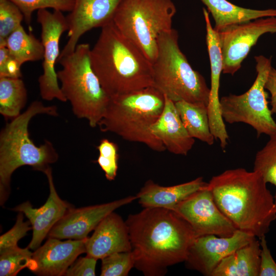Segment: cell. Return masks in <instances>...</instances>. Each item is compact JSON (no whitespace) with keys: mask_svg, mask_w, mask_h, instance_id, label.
Here are the masks:
<instances>
[{"mask_svg":"<svg viewBox=\"0 0 276 276\" xmlns=\"http://www.w3.org/2000/svg\"><path fill=\"white\" fill-rule=\"evenodd\" d=\"M125 221L134 267L146 276L163 275L169 266L185 262L197 238L183 218L166 208H146Z\"/></svg>","mask_w":276,"mask_h":276,"instance_id":"cell-1","label":"cell"},{"mask_svg":"<svg viewBox=\"0 0 276 276\" xmlns=\"http://www.w3.org/2000/svg\"><path fill=\"white\" fill-rule=\"evenodd\" d=\"M266 184L257 172L239 168L212 177L206 188L237 229L260 239L276 219V203Z\"/></svg>","mask_w":276,"mask_h":276,"instance_id":"cell-2","label":"cell"},{"mask_svg":"<svg viewBox=\"0 0 276 276\" xmlns=\"http://www.w3.org/2000/svg\"><path fill=\"white\" fill-rule=\"evenodd\" d=\"M92 68L110 98L153 86L152 63L112 21L90 51Z\"/></svg>","mask_w":276,"mask_h":276,"instance_id":"cell-3","label":"cell"},{"mask_svg":"<svg viewBox=\"0 0 276 276\" xmlns=\"http://www.w3.org/2000/svg\"><path fill=\"white\" fill-rule=\"evenodd\" d=\"M39 114L58 116L56 106H45L40 101H34L24 112L7 123L1 131V205L4 204L9 196L11 176L17 168L27 165L43 172L58 159L51 142L47 140L37 146L30 137L29 124L33 117Z\"/></svg>","mask_w":276,"mask_h":276,"instance_id":"cell-4","label":"cell"},{"mask_svg":"<svg viewBox=\"0 0 276 276\" xmlns=\"http://www.w3.org/2000/svg\"><path fill=\"white\" fill-rule=\"evenodd\" d=\"M165 96L150 86L110 98L98 124L103 132L114 133L125 140L142 143L153 151L166 150L151 132L162 114Z\"/></svg>","mask_w":276,"mask_h":276,"instance_id":"cell-5","label":"cell"},{"mask_svg":"<svg viewBox=\"0 0 276 276\" xmlns=\"http://www.w3.org/2000/svg\"><path fill=\"white\" fill-rule=\"evenodd\" d=\"M152 68L153 86L173 102L184 101L208 106L210 88L180 50L176 30L172 29L159 36Z\"/></svg>","mask_w":276,"mask_h":276,"instance_id":"cell-6","label":"cell"},{"mask_svg":"<svg viewBox=\"0 0 276 276\" xmlns=\"http://www.w3.org/2000/svg\"><path fill=\"white\" fill-rule=\"evenodd\" d=\"M88 43L78 44L74 51L57 61L60 88L74 114L95 127L102 118L110 98L103 89L92 68Z\"/></svg>","mask_w":276,"mask_h":276,"instance_id":"cell-7","label":"cell"},{"mask_svg":"<svg viewBox=\"0 0 276 276\" xmlns=\"http://www.w3.org/2000/svg\"><path fill=\"white\" fill-rule=\"evenodd\" d=\"M176 11L171 0H122L112 21L152 63L157 55L158 38L173 29Z\"/></svg>","mask_w":276,"mask_h":276,"instance_id":"cell-8","label":"cell"},{"mask_svg":"<svg viewBox=\"0 0 276 276\" xmlns=\"http://www.w3.org/2000/svg\"><path fill=\"white\" fill-rule=\"evenodd\" d=\"M257 76L245 93L230 94L220 99V110L224 121L243 123L251 126L259 137L276 133V122L268 106L265 85L271 66V59L263 55L255 57Z\"/></svg>","mask_w":276,"mask_h":276,"instance_id":"cell-9","label":"cell"},{"mask_svg":"<svg viewBox=\"0 0 276 276\" xmlns=\"http://www.w3.org/2000/svg\"><path fill=\"white\" fill-rule=\"evenodd\" d=\"M63 12L40 9L37 12V20L41 28V38L44 49L42 75L38 78L39 89L42 99H55L67 101L59 85L55 64L60 53V40L62 34L67 31L66 16Z\"/></svg>","mask_w":276,"mask_h":276,"instance_id":"cell-10","label":"cell"},{"mask_svg":"<svg viewBox=\"0 0 276 276\" xmlns=\"http://www.w3.org/2000/svg\"><path fill=\"white\" fill-rule=\"evenodd\" d=\"M217 32L223 57L222 73L233 75L260 36L276 33V16L231 25Z\"/></svg>","mask_w":276,"mask_h":276,"instance_id":"cell-11","label":"cell"},{"mask_svg":"<svg viewBox=\"0 0 276 276\" xmlns=\"http://www.w3.org/2000/svg\"><path fill=\"white\" fill-rule=\"evenodd\" d=\"M171 210L190 225L197 237L205 235L229 237L237 230L220 210L206 186L177 204Z\"/></svg>","mask_w":276,"mask_h":276,"instance_id":"cell-12","label":"cell"},{"mask_svg":"<svg viewBox=\"0 0 276 276\" xmlns=\"http://www.w3.org/2000/svg\"><path fill=\"white\" fill-rule=\"evenodd\" d=\"M256 237L237 229L229 237L205 235L197 237L185 262L189 268L204 275L212 276L220 261L227 256L247 244Z\"/></svg>","mask_w":276,"mask_h":276,"instance_id":"cell-13","label":"cell"},{"mask_svg":"<svg viewBox=\"0 0 276 276\" xmlns=\"http://www.w3.org/2000/svg\"><path fill=\"white\" fill-rule=\"evenodd\" d=\"M122 0H74L72 10L66 16L68 40L59 59L73 52L80 37L96 28L112 21Z\"/></svg>","mask_w":276,"mask_h":276,"instance_id":"cell-14","label":"cell"},{"mask_svg":"<svg viewBox=\"0 0 276 276\" xmlns=\"http://www.w3.org/2000/svg\"><path fill=\"white\" fill-rule=\"evenodd\" d=\"M136 199V196H129L106 203L72 208L54 225L48 236L59 239H85L106 216Z\"/></svg>","mask_w":276,"mask_h":276,"instance_id":"cell-15","label":"cell"},{"mask_svg":"<svg viewBox=\"0 0 276 276\" xmlns=\"http://www.w3.org/2000/svg\"><path fill=\"white\" fill-rule=\"evenodd\" d=\"M205 22L206 41L211 65V87L207 106L211 131L215 140L225 149L229 136L222 118L219 96L220 79L223 71V57L218 32L212 27L208 11L203 9Z\"/></svg>","mask_w":276,"mask_h":276,"instance_id":"cell-16","label":"cell"},{"mask_svg":"<svg viewBox=\"0 0 276 276\" xmlns=\"http://www.w3.org/2000/svg\"><path fill=\"white\" fill-rule=\"evenodd\" d=\"M49 237L44 244L33 253L28 269L42 276L64 275L78 257L86 253L85 241Z\"/></svg>","mask_w":276,"mask_h":276,"instance_id":"cell-17","label":"cell"},{"mask_svg":"<svg viewBox=\"0 0 276 276\" xmlns=\"http://www.w3.org/2000/svg\"><path fill=\"white\" fill-rule=\"evenodd\" d=\"M43 172L47 176L50 188V194L45 203L39 208H34L29 201H26L12 209L24 213L32 225L33 236L28 247L32 250L40 246L54 225L72 208L57 194L50 167Z\"/></svg>","mask_w":276,"mask_h":276,"instance_id":"cell-18","label":"cell"},{"mask_svg":"<svg viewBox=\"0 0 276 276\" xmlns=\"http://www.w3.org/2000/svg\"><path fill=\"white\" fill-rule=\"evenodd\" d=\"M86 253L97 260L114 253L131 251L126 221L114 212L106 216L85 241Z\"/></svg>","mask_w":276,"mask_h":276,"instance_id":"cell-19","label":"cell"},{"mask_svg":"<svg viewBox=\"0 0 276 276\" xmlns=\"http://www.w3.org/2000/svg\"><path fill=\"white\" fill-rule=\"evenodd\" d=\"M150 130L166 150L174 154L187 155L195 143V139L185 127L174 102L166 96L163 112Z\"/></svg>","mask_w":276,"mask_h":276,"instance_id":"cell-20","label":"cell"},{"mask_svg":"<svg viewBox=\"0 0 276 276\" xmlns=\"http://www.w3.org/2000/svg\"><path fill=\"white\" fill-rule=\"evenodd\" d=\"M202 177L181 184L164 187L148 180L136 195L144 208H163L171 210L177 204L207 185Z\"/></svg>","mask_w":276,"mask_h":276,"instance_id":"cell-21","label":"cell"},{"mask_svg":"<svg viewBox=\"0 0 276 276\" xmlns=\"http://www.w3.org/2000/svg\"><path fill=\"white\" fill-rule=\"evenodd\" d=\"M260 254V241L256 238L224 257L212 276H259Z\"/></svg>","mask_w":276,"mask_h":276,"instance_id":"cell-22","label":"cell"},{"mask_svg":"<svg viewBox=\"0 0 276 276\" xmlns=\"http://www.w3.org/2000/svg\"><path fill=\"white\" fill-rule=\"evenodd\" d=\"M215 21L214 29L218 32L233 25L257 18L276 16V9L255 10L235 5L227 0H201Z\"/></svg>","mask_w":276,"mask_h":276,"instance_id":"cell-23","label":"cell"},{"mask_svg":"<svg viewBox=\"0 0 276 276\" xmlns=\"http://www.w3.org/2000/svg\"><path fill=\"white\" fill-rule=\"evenodd\" d=\"M181 121L190 135L209 145L215 140L210 126L207 105L184 101L175 102Z\"/></svg>","mask_w":276,"mask_h":276,"instance_id":"cell-24","label":"cell"},{"mask_svg":"<svg viewBox=\"0 0 276 276\" xmlns=\"http://www.w3.org/2000/svg\"><path fill=\"white\" fill-rule=\"evenodd\" d=\"M6 46L11 56L21 65L26 62L41 60L43 57L41 41L33 34L27 33L22 25L7 37Z\"/></svg>","mask_w":276,"mask_h":276,"instance_id":"cell-25","label":"cell"},{"mask_svg":"<svg viewBox=\"0 0 276 276\" xmlns=\"http://www.w3.org/2000/svg\"><path fill=\"white\" fill-rule=\"evenodd\" d=\"M27 98L21 78H0V113L5 119L12 120L19 116Z\"/></svg>","mask_w":276,"mask_h":276,"instance_id":"cell-26","label":"cell"},{"mask_svg":"<svg viewBox=\"0 0 276 276\" xmlns=\"http://www.w3.org/2000/svg\"><path fill=\"white\" fill-rule=\"evenodd\" d=\"M269 137L256 154L253 170L259 173L266 183H271L276 188V133ZM274 198L276 203V192Z\"/></svg>","mask_w":276,"mask_h":276,"instance_id":"cell-27","label":"cell"},{"mask_svg":"<svg viewBox=\"0 0 276 276\" xmlns=\"http://www.w3.org/2000/svg\"><path fill=\"white\" fill-rule=\"evenodd\" d=\"M33 252L27 247L18 246L0 252V275L15 276L25 268H29Z\"/></svg>","mask_w":276,"mask_h":276,"instance_id":"cell-28","label":"cell"},{"mask_svg":"<svg viewBox=\"0 0 276 276\" xmlns=\"http://www.w3.org/2000/svg\"><path fill=\"white\" fill-rule=\"evenodd\" d=\"M15 4L22 13L26 23L30 26L34 11L53 9L62 12H71L74 0H10Z\"/></svg>","mask_w":276,"mask_h":276,"instance_id":"cell-29","label":"cell"},{"mask_svg":"<svg viewBox=\"0 0 276 276\" xmlns=\"http://www.w3.org/2000/svg\"><path fill=\"white\" fill-rule=\"evenodd\" d=\"M24 16L19 8L10 0H0V44L19 26Z\"/></svg>","mask_w":276,"mask_h":276,"instance_id":"cell-30","label":"cell"},{"mask_svg":"<svg viewBox=\"0 0 276 276\" xmlns=\"http://www.w3.org/2000/svg\"><path fill=\"white\" fill-rule=\"evenodd\" d=\"M101 260V276H127L135 264L131 251L114 253Z\"/></svg>","mask_w":276,"mask_h":276,"instance_id":"cell-31","label":"cell"},{"mask_svg":"<svg viewBox=\"0 0 276 276\" xmlns=\"http://www.w3.org/2000/svg\"><path fill=\"white\" fill-rule=\"evenodd\" d=\"M99 155L97 162L109 181L115 179L118 169V147L114 142L107 139L101 140L97 147Z\"/></svg>","mask_w":276,"mask_h":276,"instance_id":"cell-32","label":"cell"},{"mask_svg":"<svg viewBox=\"0 0 276 276\" xmlns=\"http://www.w3.org/2000/svg\"><path fill=\"white\" fill-rule=\"evenodd\" d=\"M24 213L19 212L14 226L0 237V252L18 246L19 240L32 229L30 222L24 221Z\"/></svg>","mask_w":276,"mask_h":276,"instance_id":"cell-33","label":"cell"},{"mask_svg":"<svg viewBox=\"0 0 276 276\" xmlns=\"http://www.w3.org/2000/svg\"><path fill=\"white\" fill-rule=\"evenodd\" d=\"M21 66L11 56L6 44H0V78H21Z\"/></svg>","mask_w":276,"mask_h":276,"instance_id":"cell-34","label":"cell"},{"mask_svg":"<svg viewBox=\"0 0 276 276\" xmlns=\"http://www.w3.org/2000/svg\"><path fill=\"white\" fill-rule=\"evenodd\" d=\"M97 259L87 255L76 259L68 268L64 275L94 276Z\"/></svg>","mask_w":276,"mask_h":276,"instance_id":"cell-35","label":"cell"},{"mask_svg":"<svg viewBox=\"0 0 276 276\" xmlns=\"http://www.w3.org/2000/svg\"><path fill=\"white\" fill-rule=\"evenodd\" d=\"M261 246L259 276H276V263L268 248L265 236L260 238Z\"/></svg>","mask_w":276,"mask_h":276,"instance_id":"cell-36","label":"cell"},{"mask_svg":"<svg viewBox=\"0 0 276 276\" xmlns=\"http://www.w3.org/2000/svg\"><path fill=\"white\" fill-rule=\"evenodd\" d=\"M265 88L270 94V110L272 114H276V69L272 66L269 72Z\"/></svg>","mask_w":276,"mask_h":276,"instance_id":"cell-37","label":"cell"}]
</instances>
